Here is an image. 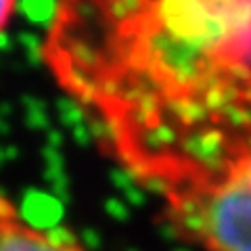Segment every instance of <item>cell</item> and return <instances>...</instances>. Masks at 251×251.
<instances>
[{
	"label": "cell",
	"mask_w": 251,
	"mask_h": 251,
	"mask_svg": "<svg viewBox=\"0 0 251 251\" xmlns=\"http://www.w3.org/2000/svg\"><path fill=\"white\" fill-rule=\"evenodd\" d=\"M40 54L147 191L251 147V0H54Z\"/></svg>",
	"instance_id": "obj_1"
},
{
	"label": "cell",
	"mask_w": 251,
	"mask_h": 251,
	"mask_svg": "<svg viewBox=\"0 0 251 251\" xmlns=\"http://www.w3.org/2000/svg\"><path fill=\"white\" fill-rule=\"evenodd\" d=\"M168 228L201 251H251V147L155 186Z\"/></svg>",
	"instance_id": "obj_2"
},
{
	"label": "cell",
	"mask_w": 251,
	"mask_h": 251,
	"mask_svg": "<svg viewBox=\"0 0 251 251\" xmlns=\"http://www.w3.org/2000/svg\"><path fill=\"white\" fill-rule=\"evenodd\" d=\"M0 251H88L65 226H40L0 191Z\"/></svg>",
	"instance_id": "obj_3"
},
{
	"label": "cell",
	"mask_w": 251,
	"mask_h": 251,
	"mask_svg": "<svg viewBox=\"0 0 251 251\" xmlns=\"http://www.w3.org/2000/svg\"><path fill=\"white\" fill-rule=\"evenodd\" d=\"M19 0H0V36L9 29L11 21L15 19V13H17Z\"/></svg>",
	"instance_id": "obj_4"
}]
</instances>
